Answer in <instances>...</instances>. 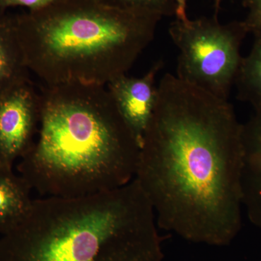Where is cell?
Segmentation results:
<instances>
[{
	"instance_id": "obj_1",
	"label": "cell",
	"mask_w": 261,
	"mask_h": 261,
	"mask_svg": "<svg viewBox=\"0 0 261 261\" xmlns=\"http://www.w3.org/2000/svg\"><path fill=\"white\" fill-rule=\"evenodd\" d=\"M241 133L228 100L163 75L135 178L159 227L213 246L236 238L243 206Z\"/></svg>"
},
{
	"instance_id": "obj_2",
	"label": "cell",
	"mask_w": 261,
	"mask_h": 261,
	"mask_svg": "<svg viewBox=\"0 0 261 261\" xmlns=\"http://www.w3.org/2000/svg\"><path fill=\"white\" fill-rule=\"evenodd\" d=\"M39 137L17 169L42 197L92 195L135 178L141 147L106 86L43 85Z\"/></svg>"
},
{
	"instance_id": "obj_3",
	"label": "cell",
	"mask_w": 261,
	"mask_h": 261,
	"mask_svg": "<svg viewBox=\"0 0 261 261\" xmlns=\"http://www.w3.org/2000/svg\"><path fill=\"white\" fill-rule=\"evenodd\" d=\"M152 205L135 178L114 190L34 199L0 238V261H163Z\"/></svg>"
},
{
	"instance_id": "obj_4",
	"label": "cell",
	"mask_w": 261,
	"mask_h": 261,
	"mask_svg": "<svg viewBox=\"0 0 261 261\" xmlns=\"http://www.w3.org/2000/svg\"><path fill=\"white\" fill-rule=\"evenodd\" d=\"M162 18L99 0H59L15 14V29L25 65L43 85L107 86L126 74Z\"/></svg>"
},
{
	"instance_id": "obj_5",
	"label": "cell",
	"mask_w": 261,
	"mask_h": 261,
	"mask_svg": "<svg viewBox=\"0 0 261 261\" xmlns=\"http://www.w3.org/2000/svg\"><path fill=\"white\" fill-rule=\"evenodd\" d=\"M168 32L178 49L176 76L228 100L243 61L242 43L249 33L243 21L222 24L216 15L176 19Z\"/></svg>"
},
{
	"instance_id": "obj_6",
	"label": "cell",
	"mask_w": 261,
	"mask_h": 261,
	"mask_svg": "<svg viewBox=\"0 0 261 261\" xmlns=\"http://www.w3.org/2000/svg\"><path fill=\"white\" fill-rule=\"evenodd\" d=\"M40 113V93L32 82L0 97V166L13 168L32 148Z\"/></svg>"
},
{
	"instance_id": "obj_7",
	"label": "cell",
	"mask_w": 261,
	"mask_h": 261,
	"mask_svg": "<svg viewBox=\"0 0 261 261\" xmlns=\"http://www.w3.org/2000/svg\"><path fill=\"white\" fill-rule=\"evenodd\" d=\"M163 66V62L160 60L140 78L123 75L106 86L140 147L155 107L158 97L156 77Z\"/></svg>"
},
{
	"instance_id": "obj_8",
	"label": "cell",
	"mask_w": 261,
	"mask_h": 261,
	"mask_svg": "<svg viewBox=\"0 0 261 261\" xmlns=\"http://www.w3.org/2000/svg\"><path fill=\"white\" fill-rule=\"evenodd\" d=\"M242 124L243 205L252 224L261 228V102Z\"/></svg>"
},
{
	"instance_id": "obj_9",
	"label": "cell",
	"mask_w": 261,
	"mask_h": 261,
	"mask_svg": "<svg viewBox=\"0 0 261 261\" xmlns=\"http://www.w3.org/2000/svg\"><path fill=\"white\" fill-rule=\"evenodd\" d=\"M15 29V14L0 12V97L31 82Z\"/></svg>"
},
{
	"instance_id": "obj_10",
	"label": "cell",
	"mask_w": 261,
	"mask_h": 261,
	"mask_svg": "<svg viewBox=\"0 0 261 261\" xmlns=\"http://www.w3.org/2000/svg\"><path fill=\"white\" fill-rule=\"evenodd\" d=\"M32 190L13 168L0 166V233L9 232L22 221L32 206Z\"/></svg>"
},
{
	"instance_id": "obj_11",
	"label": "cell",
	"mask_w": 261,
	"mask_h": 261,
	"mask_svg": "<svg viewBox=\"0 0 261 261\" xmlns=\"http://www.w3.org/2000/svg\"><path fill=\"white\" fill-rule=\"evenodd\" d=\"M253 34L251 51L243 58L234 85L238 99L255 107L261 102V32Z\"/></svg>"
},
{
	"instance_id": "obj_12",
	"label": "cell",
	"mask_w": 261,
	"mask_h": 261,
	"mask_svg": "<svg viewBox=\"0 0 261 261\" xmlns=\"http://www.w3.org/2000/svg\"><path fill=\"white\" fill-rule=\"evenodd\" d=\"M107 4L128 8L145 10L159 14L161 16H173L176 15L174 0H99Z\"/></svg>"
},
{
	"instance_id": "obj_13",
	"label": "cell",
	"mask_w": 261,
	"mask_h": 261,
	"mask_svg": "<svg viewBox=\"0 0 261 261\" xmlns=\"http://www.w3.org/2000/svg\"><path fill=\"white\" fill-rule=\"evenodd\" d=\"M243 5L247 10L243 23L249 33L261 32V0H244Z\"/></svg>"
},
{
	"instance_id": "obj_14",
	"label": "cell",
	"mask_w": 261,
	"mask_h": 261,
	"mask_svg": "<svg viewBox=\"0 0 261 261\" xmlns=\"http://www.w3.org/2000/svg\"><path fill=\"white\" fill-rule=\"evenodd\" d=\"M59 0H0V12H6L12 8L23 7L29 11H36L47 8Z\"/></svg>"
},
{
	"instance_id": "obj_15",
	"label": "cell",
	"mask_w": 261,
	"mask_h": 261,
	"mask_svg": "<svg viewBox=\"0 0 261 261\" xmlns=\"http://www.w3.org/2000/svg\"><path fill=\"white\" fill-rule=\"evenodd\" d=\"M176 3V19L180 20H186L188 19L187 14V0H174Z\"/></svg>"
},
{
	"instance_id": "obj_16",
	"label": "cell",
	"mask_w": 261,
	"mask_h": 261,
	"mask_svg": "<svg viewBox=\"0 0 261 261\" xmlns=\"http://www.w3.org/2000/svg\"><path fill=\"white\" fill-rule=\"evenodd\" d=\"M220 4H221V0H216V13L219 12Z\"/></svg>"
}]
</instances>
